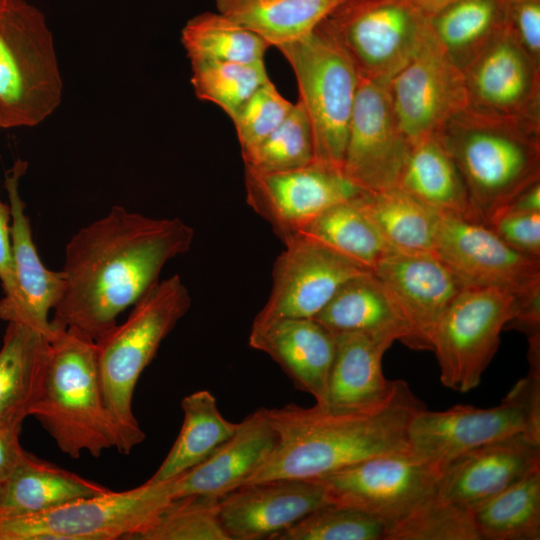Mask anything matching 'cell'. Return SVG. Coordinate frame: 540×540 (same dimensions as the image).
<instances>
[{"instance_id":"obj_21","label":"cell","mask_w":540,"mask_h":540,"mask_svg":"<svg viewBox=\"0 0 540 540\" xmlns=\"http://www.w3.org/2000/svg\"><path fill=\"white\" fill-rule=\"evenodd\" d=\"M540 466V442L517 434L473 449L453 462L437 481V495L471 509Z\"/></svg>"},{"instance_id":"obj_16","label":"cell","mask_w":540,"mask_h":540,"mask_svg":"<svg viewBox=\"0 0 540 540\" xmlns=\"http://www.w3.org/2000/svg\"><path fill=\"white\" fill-rule=\"evenodd\" d=\"M410 147L396 117L389 84L360 78L342 174L362 191L395 188Z\"/></svg>"},{"instance_id":"obj_26","label":"cell","mask_w":540,"mask_h":540,"mask_svg":"<svg viewBox=\"0 0 540 540\" xmlns=\"http://www.w3.org/2000/svg\"><path fill=\"white\" fill-rule=\"evenodd\" d=\"M26 167L25 162L18 160L6 174L5 180L10 208L12 257L26 304L25 324L51 335L54 329L48 314L61 296L63 274L44 266L33 241L30 220L19 192V180Z\"/></svg>"},{"instance_id":"obj_13","label":"cell","mask_w":540,"mask_h":540,"mask_svg":"<svg viewBox=\"0 0 540 540\" xmlns=\"http://www.w3.org/2000/svg\"><path fill=\"white\" fill-rule=\"evenodd\" d=\"M433 252L463 288L497 287L519 299L540 294V260L516 251L483 222L439 212Z\"/></svg>"},{"instance_id":"obj_8","label":"cell","mask_w":540,"mask_h":540,"mask_svg":"<svg viewBox=\"0 0 540 540\" xmlns=\"http://www.w3.org/2000/svg\"><path fill=\"white\" fill-rule=\"evenodd\" d=\"M276 48L295 75L298 101L313 131L315 162L342 172L360 79L354 64L319 26L305 37Z\"/></svg>"},{"instance_id":"obj_7","label":"cell","mask_w":540,"mask_h":540,"mask_svg":"<svg viewBox=\"0 0 540 540\" xmlns=\"http://www.w3.org/2000/svg\"><path fill=\"white\" fill-rule=\"evenodd\" d=\"M521 433L540 442L539 367H530L498 406L419 410L408 426V447L442 473L463 454Z\"/></svg>"},{"instance_id":"obj_44","label":"cell","mask_w":540,"mask_h":540,"mask_svg":"<svg viewBox=\"0 0 540 540\" xmlns=\"http://www.w3.org/2000/svg\"><path fill=\"white\" fill-rule=\"evenodd\" d=\"M486 225L516 251L540 260V212H498Z\"/></svg>"},{"instance_id":"obj_46","label":"cell","mask_w":540,"mask_h":540,"mask_svg":"<svg viewBox=\"0 0 540 540\" xmlns=\"http://www.w3.org/2000/svg\"><path fill=\"white\" fill-rule=\"evenodd\" d=\"M20 434L0 428V482L8 479L25 450L19 441Z\"/></svg>"},{"instance_id":"obj_6","label":"cell","mask_w":540,"mask_h":540,"mask_svg":"<svg viewBox=\"0 0 540 540\" xmlns=\"http://www.w3.org/2000/svg\"><path fill=\"white\" fill-rule=\"evenodd\" d=\"M63 82L44 14L0 0V128L37 126L59 106Z\"/></svg>"},{"instance_id":"obj_27","label":"cell","mask_w":540,"mask_h":540,"mask_svg":"<svg viewBox=\"0 0 540 540\" xmlns=\"http://www.w3.org/2000/svg\"><path fill=\"white\" fill-rule=\"evenodd\" d=\"M109 490L25 451L3 484L0 516L39 513Z\"/></svg>"},{"instance_id":"obj_20","label":"cell","mask_w":540,"mask_h":540,"mask_svg":"<svg viewBox=\"0 0 540 540\" xmlns=\"http://www.w3.org/2000/svg\"><path fill=\"white\" fill-rule=\"evenodd\" d=\"M463 73L470 107L540 120V66L506 30Z\"/></svg>"},{"instance_id":"obj_42","label":"cell","mask_w":540,"mask_h":540,"mask_svg":"<svg viewBox=\"0 0 540 540\" xmlns=\"http://www.w3.org/2000/svg\"><path fill=\"white\" fill-rule=\"evenodd\" d=\"M294 103L269 80L231 118L241 153L261 143L285 120Z\"/></svg>"},{"instance_id":"obj_28","label":"cell","mask_w":540,"mask_h":540,"mask_svg":"<svg viewBox=\"0 0 540 540\" xmlns=\"http://www.w3.org/2000/svg\"><path fill=\"white\" fill-rule=\"evenodd\" d=\"M333 335L366 333L406 343L407 328L372 271L343 284L313 318Z\"/></svg>"},{"instance_id":"obj_29","label":"cell","mask_w":540,"mask_h":540,"mask_svg":"<svg viewBox=\"0 0 540 540\" xmlns=\"http://www.w3.org/2000/svg\"><path fill=\"white\" fill-rule=\"evenodd\" d=\"M397 187L439 212L479 221L459 169L437 134L411 144Z\"/></svg>"},{"instance_id":"obj_2","label":"cell","mask_w":540,"mask_h":540,"mask_svg":"<svg viewBox=\"0 0 540 540\" xmlns=\"http://www.w3.org/2000/svg\"><path fill=\"white\" fill-rule=\"evenodd\" d=\"M425 408L403 381L385 406L367 413H333L291 403L267 409L277 444L244 485L274 479L313 480L381 454L409 450L408 426Z\"/></svg>"},{"instance_id":"obj_38","label":"cell","mask_w":540,"mask_h":540,"mask_svg":"<svg viewBox=\"0 0 540 540\" xmlns=\"http://www.w3.org/2000/svg\"><path fill=\"white\" fill-rule=\"evenodd\" d=\"M241 155L244 167L260 172L286 171L314 163L313 131L302 104L299 101L294 103L278 128Z\"/></svg>"},{"instance_id":"obj_35","label":"cell","mask_w":540,"mask_h":540,"mask_svg":"<svg viewBox=\"0 0 540 540\" xmlns=\"http://www.w3.org/2000/svg\"><path fill=\"white\" fill-rule=\"evenodd\" d=\"M357 196L328 208L300 233L317 239L372 271L395 248L363 211Z\"/></svg>"},{"instance_id":"obj_24","label":"cell","mask_w":540,"mask_h":540,"mask_svg":"<svg viewBox=\"0 0 540 540\" xmlns=\"http://www.w3.org/2000/svg\"><path fill=\"white\" fill-rule=\"evenodd\" d=\"M251 348L270 356L296 389L323 407L335 353V336L313 318H283L253 325Z\"/></svg>"},{"instance_id":"obj_41","label":"cell","mask_w":540,"mask_h":540,"mask_svg":"<svg viewBox=\"0 0 540 540\" xmlns=\"http://www.w3.org/2000/svg\"><path fill=\"white\" fill-rule=\"evenodd\" d=\"M386 534L385 525L375 517L329 502L309 513L277 540H385Z\"/></svg>"},{"instance_id":"obj_45","label":"cell","mask_w":540,"mask_h":540,"mask_svg":"<svg viewBox=\"0 0 540 540\" xmlns=\"http://www.w3.org/2000/svg\"><path fill=\"white\" fill-rule=\"evenodd\" d=\"M505 30L540 66V0H504Z\"/></svg>"},{"instance_id":"obj_25","label":"cell","mask_w":540,"mask_h":540,"mask_svg":"<svg viewBox=\"0 0 540 540\" xmlns=\"http://www.w3.org/2000/svg\"><path fill=\"white\" fill-rule=\"evenodd\" d=\"M25 323L8 322L0 349V428L20 434L43 385L49 338Z\"/></svg>"},{"instance_id":"obj_10","label":"cell","mask_w":540,"mask_h":540,"mask_svg":"<svg viewBox=\"0 0 540 540\" xmlns=\"http://www.w3.org/2000/svg\"><path fill=\"white\" fill-rule=\"evenodd\" d=\"M172 500L165 481H146L39 513L0 516V540L134 539Z\"/></svg>"},{"instance_id":"obj_33","label":"cell","mask_w":540,"mask_h":540,"mask_svg":"<svg viewBox=\"0 0 540 540\" xmlns=\"http://www.w3.org/2000/svg\"><path fill=\"white\" fill-rule=\"evenodd\" d=\"M357 201L393 248L433 252L439 211L399 187L363 191Z\"/></svg>"},{"instance_id":"obj_3","label":"cell","mask_w":540,"mask_h":540,"mask_svg":"<svg viewBox=\"0 0 540 540\" xmlns=\"http://www.w3.org/2000/svg\"><path fill=\"white\" fill-rule=\"evenodd\" d=\"M437 136L453 158L483 223L540 181V120L499 116L468 106Z\"/></svg>"},{"instance_id":"obj_9","label":"cell","mask_w":540,"mask_h":540,"mask_svg":"<svg viewBox=\"0 0 540 540\" xmlns=\"http://www.w3.org/2000/svg\"><path fill=\"white\" fill-rule=\"evenodd\" d=\"M429 19L414 0H345L318 26L360 78L389 84L422 45Z\"/></svg>"},{"instance_id":"obj_4","label":"cell","mask_w":540,"mask_h":540,"mask_svg":"<svg viewBox=\"0 0 540 540\" xmlns=\"http://www.w3.org/2000/svg\"><path fill=\"white\" fill-rule=\"evenodd\" d=\"M43 385L32 409L58 448L77 459L124 454L121 432L106 404L95 340L71 328L53 327Z\"/></svg>"},{"instance_id":"obj_48","label":"cell","mask_w":540,"mask_h":540,"mask_svg":"<svg viewBox=\"0 0 540 540\" xmlns=\"http://www.w3.org/2000/svg\"><path fill=\"white\" fill-rule=\"evenodd\" d=\"M453 1L455 0H414L429 18Z\"/></svg>"},{"instance_id":"obj_1","label":"cell","mask_w":540,"mask_h":540,"mask_svg":"<svg viewBox=\"0 0 540 540\" xmlns=\"http://www.w3.org/2000/svg\"><path fill=\"white\" fill-rule=\"evenodd\" d=\"M193 239L194 229L179 218L156 219L114 206L67 243L52 326L97 340L158 282L168 261L191 248Z\"/></svg>"},{"instance_id":"obj_23","label":"cell","mask_w":540,"mask_h":540,"mask_svg":"<svg viewBox=\"0 0 540 540\" xmlns=\"http://www.w3.org/2000/svg\"><path fill=\"white\" fill-rule=\"evenodd\" d=\"M277 444L267 409L261 408L239 423L235 434L208 458L166 480L174 499L206 495L221 497L242 486L267 460Z\"/></svg>"},{"instance_id":"obj_39","label":"cell","mask_w":540,"mask_h":540,"mask_svg":"<svg viewBox=\"0 0 540 540\" xmlns=\"http://www.w3.org/2000/svg\"><path fill=\"white\" fill-rule=\"evenodd\" d=\"M218 500L206 495L174 499L134 539L230 540L219 520Z\"/></svg>"},{"instance_id":"obj_32","label":"cell","mask_w":540,"mask_h":540,"mask_svg":"<svg viewBox=\"0 0 540 540\" xmlns=\"http://www.w3.org/2000/svg\"><path fill=\"white\" fill-rule=\"evenodd\" d=\"M181 430L160 467L147 480L159 483L172 479L208 458L232 437L239 423L226 420L208 390L195 391L182 399Z\"/></svg>"},{"instance_id":"obj_12","label":"cell","mask_w":540,"mask_h":540,"mask_svg":"<svg viewBox=\"0 0 540 540\" xmlns=\"http://www.w3.org/2000/svg\"><path fill=\"white\" fill-rule=\"evenodd\" d=\"M440 474L407 450L374 456L313 480L322 485L330 503L361 510L388 532L436 493Z\"/></svg>"},{"instance_id":"obj_37","label":"cell","mask_w":540,"mask_h":540,"mask_svg":"<svg viewBox=\"0 0 540 540\" xmlns=\"http://www.w3.org/2000/svg\"><path fill=\"white\" fill-rule=\"evenodd\" d=\"M190 64V81L196 97L216 105L230 119L270 80L264 61H196Z\"/></svg>"},{"instance_id":"obj_43","label":"cell","mask_w":540,"mask_h":540,"mask_svg":"<svg viewBox=\"0 0 540 540\" xmlns=\"http://www.w3.org/2000/svg\"><path fill=\"white\" fill-rule=\"evenodd\" d=\"M9 222L10 208L0 201V282L4 291L0 319L25 323L26 304L14 268Z\"/></svg>"},{"instance_id":"obj_40","label":"cell","mask_w":540,"mask_h":540,"mask_svg":"<svg viewBox=\"0 0 540 540\" xmlns=\"http://www.w3.org/2000/svg\"><path fill=\"white\" fill-rule=\"evenodd\" d=\"M385 540H480L470 509L437 495L392 527Z\"/></svg>"},{"instance_id":"obj_34","label":"cell","mask_w":540,"mask_h":540,"mask_svg":"<svg viewBox=\"0 0 540 540\" xmlns=\"http://www.w3.org/2000/svg\"><path fill=\"white\" fill-rule=\"evenodd\" d=\"M470 510L480 540H539L540 466Z\"/></svg>"},{"instance_id":"obj_14","label":"cell","mask_w":540,"mask_h":540,"mask_svg":"<svg viewBox=\"0 0 540 540\" xmlns=\"http://www.w3.org/2000/svg\"><path fill=\"white\" fill-rule=\"evenodd\" d=\"M284 245L273 266L269 297L253 325L283 318H314L343 284L371 271L302 233Z\"/></svg>"},{"instance_id":"obj_17","label":"cell","mask_w":540,"mask_h":540,"mask_svg":"<svg viewBox=\"0 0 540 540\" xmlns=\"http://www.w3.org/2000/svg\"><path fill=\"white\" fill-rule=\"evenodd\" d=\"M402 131L411 144L437 134L469 106L463 71L450 59L430 29L410 61L389 82Z\"/></svg>"},{"instance_id":"obj_5","label":"cell","mask_w":540,"mask_h":540,"mask_svg":"<svg viewBox=\"0 0 540 540\" xmlns=\"http://www.w3.org/2000/svg\"><path fill=\"white\" fill-rule=\"evenodd\" d=\"M127 319L95 340L104 396L124 442V454L143 442L132 401L137 381L160 344L191 307L179 275L158 281L133 306Z\"/></svg>"},{"instance_id":"obj_47","label":"cell","mask_w":540,"mask_h":540,"mask_svg":"<svg viewBox=\"0 0 540 540\" xmlns=\"http://www.w3.org/2000/svg\"><path fill=\"white\" fill-rule=\"evenodd\" d=\"M540 212V181L533 183L515 195L498 212ZM495 213V214H496ZM494 214V215H495Z\"/></svg>"},{"instance_id":"obj_30","label":"cell","mask_w":540,"mask_h":540,"mask_svg":"<svg viewBox=\"0 0 540 540\" xmlns=\"http://www.w3.org/2000/svg\"><path fill=\"white\" fill-rule=\"evenodd\" d=\"M345 0H214L216 10L270 46L305 37Z\"/></svg>"},{"instance_id":"obj_18","label":"cell","mask_w":540,"mask_h":540,"mask_svg":"<svg viewBox=\"0 0 540 540\" xmlns=\"http://www.w3.org/2000/svg\"><path fill=\"white\" fill-rule=\"evenodd\" d=\"M404 322L406 346L432 350V337L443 313L463 289L432 251L394 249L372 269Z\"/></svg>"},{"instance_id":"obj_31","label":"cell","mask_w":540,"mask_h":540,"mask_svg":"<svg viewBox=\"0 0 540 540\" xmlns=\"http://www.w3.org/2000/svg\"><path fill=\"white\" fill-rule=\"evenodd\" d=\"M429 29L464 71L505 31L504 0H455L430 17Z\"/></svg>"},{"instance_id":"obj_15","label":"cell","mask_w":540,"mask_h":540,"mask_svg":"<svg viewBox=\"0 0 540 540\" xmlns=\"http://www.w3.org/2000/svg\"><path fill=\"white\" fill-rule=\"evenodd\" d=\"M246 202L285 243L328 208L361 192L342 172L314 162L278 172L244 167Z\"/></svg>"},{"instance_id":"obj_22","label":"cell","mask_w":540,"mask_h":540,"mask_svg":"<svg viewBox=\"0 0 540 540\" xmlns=\"http://www.w3.org/2000/svg\"><path fill=\"white\" fill-rule=\"evenodd\" d=\"M334 336L335 353L321 408L333 413H367L388 404L403 383L386 379L382 372L383 356L395 340L359 332Z\"/></svg>"},{"instance_id":"obj_49","label":"cell","mask_w":540,"mask_h":540,"mask_svg":"<svg viewBox=\"0 0 540 540\" xmlns=\"http://www.w3.org/2000/svg\"><path fill=\"white\" fill-rule=\"evenodd\" d=\"M2 494H3V484L0 482V504H1Z\"/></svg>"},{"instance_id":"obj_19","label":"cell","mask_w":540,"mask_h":540,"mask_svg":"<svg viewBox=\"0 0 540 540\" xmlns=\"http://www.w3.org/2000/svg\"><path fill=\"white\" fill-rule=\"evenodd\" d=\"M326 503L325 490L316 480L274 479L222 495L218 515L230 540H277Z\"/></svg>"},{"instance_id":"obj_11","label":"cell","mask_w":540,"mask_h":540,"mask_svg":"<svg viewBox=\"0 0 540 540\" xmlns=\"http://www.w3.org/2000/svg\"><path fill=\"white\" fill-rule=\"evenodd\" d=\"M519 298L497 287L463 288L440 318L433 337L442 384L468 392L479 385L500 333L517 315Z\"/></svg>"},{"instance_id":"obj_36","label":"cell","mask_w":540,"mask_h":540,"mask_svg":"<svg viewBox=\"0 0 540 540\" xmlns=\"http://www.w3.org/2000/svg\"><path fill=\"white\" fill-rule=\"evenodd\" d=\"M181 43L190 62H260L270 45L260 36L220 12H202L181 30Z\"/></svg>"}]
</instances>
